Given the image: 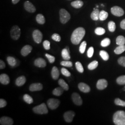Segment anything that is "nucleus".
<instances>
[{
	"label": "nucleus",
	"mask_w": 125,
	"mask_h": 125,
	"mask_svg": "<svg viewBox=\"0 0 125 125\" xmlns=\"http://www.w3.org/2000/svg\"><path fill=\"white\" fill-rule=\"evenodd\" d=\"M85 34L84 28L82 27L77 28L72 33L71 38L72 43L74 45H78L83 38Z\"/></svg>",
	"instance_id": "obj_1"
},
{
	"label": "nucleus",
	"mask_w": 125,
	"mask_h": 125,
	"mask_svg": "<svg viewBox=\"0 0 125 125\" xmlns=\"http://www.w3.org/2000/svg\"><path fill=\"white\" fill-rule=\"evenodd\" d=\"M113 121L116 125H125V112L118 111L113 116Z\"/></svg>",
	"instance_id": "obj_2"
},
{
	"label": "nucleus",
	"mask_w": 125,
	"mask_h": 125,
	"mask_svg": "<svg viewBox=\"0 0 125 125\" xmlns=\"http://www.w3.org/2000/svg\"><path fill=\"white\" fill-rule=\"evenodd\" d=\"M60 21L63 24L68 22L71 19V15L66 10L63 9H60L59 11Z\"/></svg>",
	"instance_id": "obj_3"
},
{
	"label": "nucleus",
	"mask_w": 125,
	"mask_h": 125,
	"mask_svg": "<svg viewBox=\"0 0 125 125\" xmlns=\"http://www.w3.org/2000/svg\"><path fill=\"white\" fill-rule=\"evenodd\" d=\"M32 110L35 113L40 115L47 114L48 113V109L45 103H43L40 105L33 107Z\"/></svg>",
	"instance_id": "obj_4"
},
{
	"label": "nucleus",
	"mask_w": 125,
	"mask_h": 125,
	"mask_svg": "<svg viewBox=\"0 0 125 125\" xmlns=\"http://www.w3.org/2000/svg\"><path fill=\"white\" fill-rule=\"evenodd\" d=\"M21 34V31L18 26H13L10 31V35L12 39L14 40H18Z\"/></svg>",
	"instance_id": "obj_5"
},
{
	"label": "nucleus",
	"mask_w": 125,
	"mask_h": 125,
	"mask_svg": "<svg viewBox=\"0 0 125 125\" xmlns=\"http://www.w3.org/2000/svg\"><path fill=\"white\" fill-rule=\"evenodd\" d=\"M60 104V102L58 99L51 98L47 101V105L51 109H56L58 107Z\"/></svg>",
	"instance_id": "obj_6"
},
{
	"label": "nucleus",
	"mask_w": 125,
	"mask_h": 125,
	"mask_svg": "<svg viewBox=\"0 0 125 125\" xmlns=\"http://www.w3.org/2000/svg\"><path fill=\"white\" fill-rule=\"evenodd\" d=\"M32 38L36 43L40 44L43 39V34L39 30L36 29L32 32Z\"/></svg>",
	"instance_id": "obj_7"
},
{
	"label": "nucleus",
	"mask_w": 125,
	"mask_h": 125,
	"mask_svg": "<svg viewBox=\"0 0 125 125\" xmlns=\"http://www.w3.org/2000/svg\"><path fill=\"white\" fill-rule=\"evenodd\" d=\"M111 12L112 14L118 17L122 16L124 14V10L118 6H115L112 7L111 9Z\"/></svg>",
	"instance_id": "obj_8"
},
{
	"label": "nucleus",
	"mask_w": 125,
	"mask_h": 125,
	"mask_svg": "<svg viewBox=\"0 0 125 125\" xmlns=\"http://www.w3.org/2000/svg\"><path fill=\"white\" fill-rule=\"evenodd\" d=\"M24 9L28 12L33 13L36 11V8L35 6L29 1H26L24 5Z\"/></svg>",
	"instance_id": "obj_9"
},
{
	"label": "nucleus",
	"mask_w": 125,
	"mask_h": 125,
	"mask_svg": "<svg viewBox=\"0 0 125 125\" xmlns=\"http://www.w3.org/2000/svg\"><path fill=\"white\" fill-rule=\"evenodd\" d=\"M72 99L75 104L77 106H81L83 104V100L80 95L77 93H73L72 94Z\"/></svg>",
	"instance_id": "obj_10"
},
{
	"label": "nucleus",
	"mask_w": 125,
	"mask_h": 125,
	"mask_svg": "<svg viewBox=\"0 0 125 125\" xmlns=\"http://www.w3.org/2000/svg\"><path fill=\"white\" fill-rule=\"evenodd\" d=\"M75 116V113L72 111H69L65 112L63 115V117L65 121L71 122L73 121V118Z\"/></svg>",
	"instance_id": "obj_11"
},
{
	"label": "nucleus",
	"mask_w": 125,
	"mask_h": 125,
	"mask_svg": "<svg viewBox=\"0 0 125 125\" xmlns=\"http://www.w3.org/2000/svg\"><path fill=\"white\" fill-rule=\"evenodd\" d=\"M0 124L2 125H13V121L10 117L3 116L0 118Z\"/></svg>",
	"instance_id": "obj_12"
},
{
	"label": "nucleus",
	"mask_w": 125,
	"mask_h": 125,
	"mask_svg": "<svg viewBox=\"0 0 125 125\" xmlns=\"http://www.w3.org/2000/svg\"><path fill=\"white\" fill-rule=\"evenodd\" d=\"M107 81L104 79H101L98 81L96 87L99 90H103L107 87Z\"/></svg>",
	"instance_id": "obj_13"
},
{
	"label": "nucleus",
	"mask_w": 125,
	"mask_h": 125,
	"mask_svg": "<svg viewBox=\"0 0 125 125\" xmlns=\"http://www.w3.org/2000/svg\"><path fill=\"white\" fill-rule=\"evenodd\" d=\"M32 49V47L30 45H26L21 50V54L24 57H26L31 53Z\"/></svg>",
	"instance_id": "obj_14"
},
{
	"label": "nucleus",
	"mask_w": 125,
	"mask_h": 125,
	"mask_svg": "<svg viewBox=\"0 0 125 125\" xmlns=\"http://www.w3.org/2000/svg\"><path fill=\"white\" fill-rule=\"evenodd\" d=\"M43 85L40 83H32L29 87L30 91L33 92V91H40L43 89Z\"/></svg>",
	"instance_id": "obj_15"
},
{
	"label": "nucleus",
	"mask_w": 125,
	"mask_h": 125,
	"mask_svg": "<svg viewBox=\"0 0 125 125\" xmlns=\"http://www.w3.org/2000/svg\"><path fill=\"white\" fill-rule=\"evenodd\" d=\"M34 64L35 66L40 68H44L46 66V62L44 59L38 58L34 61Z\"/></svg>",
	"instance_id": "obj_16"
},
{
	"label": "nucleus",
	"mask_w": 125,
	"mask_h": 125,
	"mask_svg": "<svg viewBox=\"0 0 125 125\" xmlns=\"http://www.w3.org/2000/svg\"><path fill=\"white\" fill-rule=\"evenodd\" d=\"M78 87L81 91L83 93H88L90 91L89 86L84 83H79Z\"/></svg>",
	"instance_id": "obj_17"
},
{
	"label": "nucleus",
	"mask_w": 125,
	"mask_h": 125,
	"mask_svg": "<svg viewBox=\"0 0 125 125\" xmlns=\"http://www.w3.org/2000/svg\"><path fill=\"white\" fill-rule=\"evenodd\" d=\"M0 82L3 85H7L10 83L9 76L6 74H2L0 75Z\"/></svg>",
	"instance_id": "obj_18"
},
{
	"label": "nucleus",
	"mask_w": 125,
	"mask_h": 125,
	"mask_svg": "<svg viewBox=\"0 0 125 125\" xmlns=\"http://www.w3.org/2000/svg\"><path fill=\"white\" fill-rule=\"evenodd\" d=\"M26 82V78L24 76H21L16 79L15 81V84L17 86L20 87L24 85Z\"/></svg>",
	"instance_id": "obj_19"
},
{
	"label": "nucleus",
	"mask_w": 125,
	"mask_h": 125,
	"mask_svg": "<svg viewBox=\"0 0 125 125\" xmlns=\"http://www.w3.org/2000/svg\"><path fill=\"white\" fill-rule=\"evenodd\" d=\"M51 74L52 78L54 80H57L58 79L59 76V72L57 67L54 66L52 68L51 72Z\"/></svg>",
	"instance_id": "obj_20"
},
{
	"label": "nucleus",
	"mask_w": 125,
	"mask_h": 125,
	"mask_svg": "<svg viewBox=\"0 0 125 125\" xmlns=\"http://www.w3.org/2000/svg\"><path fill=\"white\" fill-rule=\"evenodd\" d=\"M71 5L75 9H80L83 5V2L81 0H76L72 1Z\"/></svg>",
	"instance_id": "obj_21"
},
{
	"label": "nucleus",
	"mask_w": 125,
	"mask_h": 125,
	"mask_svg": "<svg viewBox=\"0 0 125 125\" xmlns=\"http://www.w3.org/2000/svg\"><path fill=\"white\" fill-rule=\"evenodd\" d=\"M100 11L98 9H95L92 12L90 15L91 18L94 21H97L99 19Z\"/></svg>",
	"instance_id": "obj_22"
},
{
	"label": "nucleus",
	"mask_w": 125,
	"mask_h": 125,
	"mask_svg": "<svg viewBox=\"0 0 125 125\" xmlns=\"http://www.w3.org/2000/svg\"><path fill=\"white\" fill-rule=\"evenodd\" d=\"M70 53L67 50V49L64 48L62 50V52H61V55L63 59L66 60H69L71 59V56L70 55Z\"/></svg>",
	"instance_id": "obj_23"
},
{
	"label": "nucleus",
	"mask_w": 125,
	"mask_h": 125,
	"mask_svg": "<svg viewBox=\"0 0 125 125\" xmlns=\"http://www.w3.org/2000/svg\"><path fill=\"white\" fill-rule=\"evenodd\" d=\"M36 20L37 22L39 24L43 25L45 22V19L44 15L42 14H38L36 16Z\"/></svg>",
	"instance_id": "obj_24"
},
{
	"label": "nucleus",
	"mask_w": 125,
	"mask_h": 125,
	"mask_svg": "<svg viewBox=\"0 0 125 125\" xmlns=\"http://www.w3.org/2000/svg\"><path fill=\"white\" fill-rule=\"evenodd\" d=\"M58 84L60 85L64 90H68L69 89V86L67 84V83L63 80L62 79H60L58 80Z\"/></svg>",
	"instance_id": "obj_25"
},
{
	"label": "nucleus",
	"mask_w": 125,
	"mask_h": 125,
	"mask_svg": "<svg viewBox=\"0 0 125 125\" xmlns=\"http://www.w3.org/2000/svg\"><path fill=\"white\" fill-rule=\"evenodd\" d=\"M64 90L62 87H58L54 89L52 91V94L56 96H60L62 94Z\"/></svg>",
	"instance_id": "obj_26"
},
{
	"label": "nucleus",
	"mask_w": 125,
	"mask_h": 125,
	"mask_svg": "<svg viewBox=\"0 0 125 125\" xmlns=\"http://www.w3.org/2000/svg\"><path fill=\"white\" fill-rule=\"evenodd\" d=\"M7 60L8 61V63L9 64V65H10L12 67L15 66L17 64L16 60L12 57H10V56L8 57L7 58Z\"/></svg>",
	"instance_id": "obj_27"
},
{
	"label": "nucleus",
	"mask_w": 125,
	"mask_h": 125,
	"mask_svg": "<svg viewBox=\"0 0 125 125\" xmlns=\"http://www.w3.org/2000/svg\"><path fill=\"white\" fill-rule=\"evenodd\" d=\"M108 14L107 12L102 10L100 12V14H99V20L101 21H103L106 20L108 17Z\"/></svg>",
	"instance_id": "obj_28"
},
{
	"label": "nucleus",
	"mask_w": 125,
	"mask_h": 125,
	"mask_svg": "<svg viewBox=\"0 0 125 125\" xmlns=\"http://www.w3.org/2000/svg\"><path fill=\"white\" fill-rule=\"evenodd\" d=\"M125 51V45H119L117 47H116L115 50V53L116 54H120L123 53Z\"/></svg>",
	"instance_id": "obj_29"
},
{
	"label": "nucleus",
	"mask_w": 125,
	"mask_h": 125,
	"mask_svg": "<svg viewBox=\"0 0 125 125\" xmlns=\"http://www.w3.org/2000/svg\"><path fill=\"white\" fill-rule=\"evenodd\" d=\"M116 44L119 45H125V38L123 36H119L116 38Z\"/></svg>",
	"instance_id": "obj_30"
},
{
	"label": "nucleus",
	"mask_w": 125,
	"mask_h": 125,
	"mask_svg": "<svg viewBox=\"0 0 125 125\" xmlns=\"http://www.w3.org/2000/svg\"><path fill=\"white\" fill-rule=\"evenodd\" d=\"M98 62L97 61L94 60L89 63L88 66V68L89 70H93L96 69L98 66Z\"/></svg>",
	"instance_id": "obj_31"
},
{
	"label": "nucleus",
	"mask_w": 125,
	"mask_h": 125,
	"mask_svg": "<svg viewBox=\"0 0 125 125\" xmlns=\"http://www.w3.org/2000/svg\"><path fill=\"white\" fill-rule=\"evenodd\" d=\"M23 100H24V101L26 103H28L29 104L32 103L33 102L32 98L31 96H30L29 95H28L27 94H24V95L23 96Z\"/></svg>",
	"instance_id": "obj_32"
},
{
	"label": "nucleus",
	"mask_w": 125,
	"mask_h": 125,
	"mask_svg": "<svg viewBox=\"0 0 125 125\" xmlns=\"http://www.w3.org/2000/svg\"><path fill=\"white\" fill-rule=\"evenodd\" d=\"M108 28L109 31L111 32L115 31L116 29V25L113 21H110L108 23Z\"/></svg>",
	"instance_id": "obj_33"
},
{
	"label": "nucleus",
	"mask_w": 125,
	"mask_h": 125,
	"mask_svg": "<svg viewBox=\"0 0 125 125\" xmlns=\"http://www.w3.org/2000/svg\"><path fill=\"white\" fill-rule=\"evenodd\" d=\"M100 55L104 61H107L109 58L108 54L105 51H101L100 52Z\"/></svg>",
	"instance_id": "obj_34"
},
{
	"label": "nucleus",
	"mask_w": 125,
	"mask_h": 125,
	"mask_svg": "<svg viewBox=\"0 0 125 125\" xmlns=\"http://www.w3.org/2000/svg\"><path fill=\"white\" fill-rule=\"evenodd\" d=\"M94 32L98 35H102L105 33V30L103 28L99 27L95 29Z\"/></svg>",
	"instance_id": "obj_35"
},
{
	"label": "nucleus",
	"mask_w": 125,
	"mask_h": 125,
	"mask_svg": "<svg viewBox=\"0 0 125 125\" xmlns=\"http://www.w3.org/2000/svg\"><path fill=\"white\" fill-rule=\"evenodd\" d=\"M110 43H111L110 40L109 38H107L102 41L101 45L103 47H107L110 44Z\"/></svg>",
	"instance_id": "obj_36"
},
{
	"label": "nucleus",
	"mask_w": 125,
	"mask_h": 125,
	"mask_svg": "<svg viewBox=\"0 0 125 125\" xmlns=\"http://www.w3.org/2000/svg\"><path fill=\"white\" fill-rule=\"evenodd\" d=\"M76 68L77 71L80 73H83L84 72V69L82 63L80 62H76Z\"/></svg>",
	"instance_id": "obj_37"
},
{
	"label": "nucleus",
	"mask_w": 125,
	"mask_h": 125,
	"mask_svg": "<svg viewBox=\"0 0 125 125\" xmlns=\"http://www.w3.org/2000/svg\"><path fill=\"white\" fill-rule=\"evenodd\" d=\"M116 82L117 83L120 85H124L125 84V76H121L118 78H117Z\"/></svg>",
	"instance_id": "obj_38"
},
{
	"label": "nucleus",
	"mask_w": 125,
	"mask_h": 125,
	"mask_svg": "<svg viewBox=\"0 0 125 125\" xmlns=\"http://www.w3.org/2000/svg\"><path fill=\"white\" fill-rule=\"evenodd\" d=\"M87 46V43L85 41H83L79 47V52H80L81 53H83L85 52V49Z\"/></svg>",
	"instance_id": "obj_39"
},
{
	"label": "nucleus",
	"mask_w": 125,
	"mask_h": 125,
	"mask_svg": "<svg viewBox=\"0 0 125 125\" xmlns=\"http://www.w3.org/2000/svg\"><path fill=\"white\" fill-rule=\"evenodd\" d=\"M61 65L63 66L67 67H72L73 66L72 62L69 61H63L60 63Z\"/></svg>",
	"instance_id": "obj_40"
},
{
	"label": "nucleus",
	"mask_w": 125,
	"mask_h": 125,
	"mask_svg": "<svg viewBox=\"0 0 125 125\" xmlns=\"http://www.w3.org/2000/svg\"><path fill=\"white\" fill-rule=\"evenodd\" d=\"M115 103L117 105L125 107V102L121 100L120 99L116 98L115 101Z\"/></svg>",
	"instance_id": "obj_41"
},
{
	"label": "nucleus",
	"mask_w": 125,
	"mask_h": 125,
	"mask_svg": "<svg viewBox=\"0 0 125 125\" xmlns=\"http://www.w3.org/2000/svg\"><path fill=\"white\" fill-rule=\"evenodd\" d=\"M61 72L63 76L69 77L71 76V73L67 70L66 69L64 68H62L61 70Z\"/></svg>",
	"instance_id": "obj_42"
},
{
	"label": "nucleus",
	"mask_w": 125,
	"mask_h": 125,
	"mask_svg": "<svg viewBox=\"0 0 125 125\" xmlns=\"http://www.w3.org/2000/svg\"><path fill=\"white\" fill-rule=\"evenodd\" d=\"M50 45H51L50 42L48 40H45L43 42V43L44 48L46 50H48L50 49V48H51Z\"/></svg>",
	"instance_id": "obj_43"
},
{
	"label": "nucleus",
	"mask_w": 125,
	"mask_h": 125,
	"mask_svg": "<svg viewBox=\"0 0 125 125\" xmlns=\"http://www.w3.org/2000/svg\"><path fill=\"white\" fill-rule=\"evenodd\" d=\"M45 56L48 59V61L50 63H52L55 62V58L53 56H52V55L48 54H45Z\"/></svg>",
	"instance_id": "obj_44"
},
{
	"label": "nucleus",
	"mask_w": 125,
	"mask_h": 125,
	"mask_svg": "<svg viewBox=\"0 0 125 125\" xmlns=\"http://www.w3.org/2000/svg\"><path fill=\"white\" fill-rule=\"evenodd\" d=\"M52 38L53 40L57 42H59L61 40V37L58 33H54L52 36Z\"/></svg>",
	"instance_id": "obj_45"
},
{
	"label": "nucleus",
	"mask_w": 125,
	"mask_h": 125,
	"mask_svg": "<svg viewBox=\"0 0 125 125\" xmlns=\"http://www.w3.org/2000/svg\"><path fill=\"white\" fill-rule=\"evenodd\" d=\"M94 48L93 47H90L89 48V49L87 51V56L88 57L90 58L92 57L93 54H94Z\"/></svg>",
	"instance_id": "obj_46"
},
{
	"label": "nucleus",
	"mask_w": 125,
	"mask_h": 125,
	"mask_svg": "<svg viewBox=\"0 0 125 125\" xmlns=\"http://www.w3.org/2000/svg\"><path fill=\"white\" fill-rule=\"evenodd\" d=\"M118 62L121 66L125 67V57H121L119 58Z\"/></svg>",
	"instance_id": "obj_47"
},
{
	"label": "nucleus",
	"mask_w": 125,
	"mask_h": 125,
	"mask_svg": "<svg viewBox=\"0 0 125 125\" xmlns=\"http://www.w3.org/2000/svg\"><path fill=\"white\" fill-rule=\"evenodd\" d=\"M7 102L3 99H0V108H3L7 106Z\"/></svg>",
	"instance_id": "obj_48"
},
{
	"label": "nucleus",
	"mask_w": 125,
	"mask_h": 125,
	"mask_svg": "<svg viewBox=\"0 0 125 125\" xmlns=\"http://www.w3.org/2000/svg\"><path fill=\"white\" fill-rule=\"evenodd\" d=\"M6 67V65L5 62L1 60L0 61V69H3Z\"/></svg>",
	"instance_id": "obj_49"
},
{
	"label": "nucleus",
	"mask_w": 125,
	"mask_h": 125,
	"mask_svg": "<svg viewBox=\"0 0 125 125\" xmlns=\"http://www.w3.org/2000/svg\"><path fill=\"white\" fill-rule=\"evenodd\" d=\"M120 26L121 28L125 30V19L122 20L121 21V24H120Z\"/></svg>",
	"instance_id": "obj_50"
},
{
	"label": "nucleus",
	"mask_w": 125,
	"mask_h": 125,
	"mask_svg": "<svg viewBox=\"0 0 125 125\" xmlns=\"http://www.w3.org/2000/svg\"><path fill=\"white\" fill-rule=\"evenodd\" d=\"M20 0H12V2L13 4H16L19 2Z\"/></svg>",
	"instance_id": "obj_51"
},
{
	"label": "nucleus",
	"mask_w": 125,
	"mask_h": 125,
	"mask_svg": "<svg viewBox=\"0 0 125 125\" xmlns=\"http://www.w3.org/2000/svg\"><path fill=\"white\" fill-rule=\"evenodd\" d=\"M96 7H97V8H98V6H97H97H96Z\"/></svg>",
	"instance_id": "obj_52"
}]
</instances>
